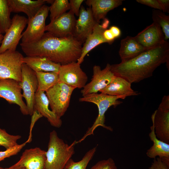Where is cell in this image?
<instances>
[{
  "mask_svg": "<svg viewBox=\"0 0 169 169\" xmlns=\"http://www.w3.org/2000/svg\"><path fill=\"white\" fill-rule=\"evenodd\" d=\"M20 82L12 79H0V98L10 104H16L24 115H28L26 104L23 100Z\"/></svg>",
  "mask_w": 169,
  "mask_h": 169,
  "instance_id": "11",
  "label": "cell"
},
{
  "mask_svg": "<svg viewBox=\"0 0 169 169\" xmlns=\"http://www.w3.org/2000/svg\"><path fill=\"white\" fill-rule=\"evenodd\" d=\"M99 92L111 96H124L126 97L140 94L131 88V84L126 80L116 76L106 87Z\"/></svg>",
  "mask_w": 169,
  "mask_h": 169,
  "instance_id": "20",
  "label": "cell"
},
{
  "mask_svg": "<svg viewBox=\"0 0 169 169\" xmlns=\"http://www.w3.org/2000/svg\"><path fill=\"white\" fill-rule=\"evenodd\" d=\"M22 81L20 85L26 101L28 115H32L34 111L36 94L38 90V82L36 72L23 63L22 66Z\"/></svg>",
  "mask_w": 169,
  "mask_h": 169,
  "instance_id": "8",
  "label": "cell"
},
{
  "mask_svg": "<svg viewBox=\"0 0 169 169\" xmlns=\"http://www.w3.org/2000/svg\"><path fill=\"white\" fill-rule=\"evenodd\" d=\"M109 23V21L105 18L101 24L97 23L95 24L92 33L87 38L83 44L81 56L77 62L80 65L86 55L97 45L103 43H108L104 37L103 33L107 29Z\"/></svg>",
  "mask_w": 169,
  "mask_h": 169,
  "instance_id": "17",
  "label": "cell"
},
{
  "mask_svg": "<svg viewBox=\"0 0 169 169\" xmlns=\"http://www.w3.org/2000/svg\"><path fill=\"white\" fill-rule=\"evenodd\" d=\"M150 127L151 131L149 136L153 142L152 146L147 150L146 154L151 158L155 159L158 156L161 160L169 166V144L159 139L155 133L154 123Z\"/></svg>",
  "mask_w": 169,
  "mask_h": 169,
  "instance_id": "23",
  "label": "cell"
},
{
  "mask_svg": "<svg viewBox=\"0 0 169 169\" xmlns=\"http://www.w3.org/2000/svg\"><path fill=\"white\" fill-rule=\"evenodd\" d=\"M78 17L72 36L77 40L83 44L92 33L93 27L97 22L93 18L90 7L86 9L83 6H81Z\"/></svg>",
  "mask_w": 169,
  "mask_h": 169,
  "instance_id": "15",
  "label": "cell"
},
{
  "mask_svg": "<svg viewBox=\"0 0 169 169\" xmlns=\"http://www.w3.org/2000/svg\"><path fill=\"white\" fill-rule=\"evenodd\" d=\"M38 90L46 92L59 81L58 74L54 72H36Z\"/></svg>",
  "mask_w": 169,
  "mask_h": 169,
  "instance_id": "26",
  "label": "cell"
},
{
  "mask_svg": "<svg viewBox=\"0 0 169 169\" xmlns=\"http://www.w3.org/2000/svg\"><path fill=\"white\" fill-rule=\"evenodd\" d=\"M3 38V36L2 33L1 31L0 30V43H1Z\"/></svg>",
  "mask_w": 169,
  "mask_h": 169,
  "instance_id": "42",
  "label": "cell"
},
{
  "mask_svg": "<svg viewBox=\"0 0 169 169\" xmlns=\"http://www.w3.org/2000/svg\"><path fill=\"white\" fill-rule=\"evenodd\" d=\"M115 76L111 70V65L110 64H107L103 69L99 66L95 65L90 82L86 84L81 91L82 96L97 93L106 87Z\"/></svg>",
  "mask_w": 169,
  "mask_h": 169,
  "instance_id": "13",
  "label": "cell"
},
{
  "mask_svg": "<svg viewBox=\"0 0 169 169\" xmlns=\"http://www.w3.org/2000/svg\"><path fill=\"white\" fill-rule=\"evenodd\" d=\"M27 143L28 142L27 141L21 144L18 145L13 147L6 149L4 151H0V162L7 158L17 154Z\"/></svg>",
  "mask_w": 169,
  "mask_h": 169,
  "instance_id": "32",
  "label": "cell"
},
{
  "mask_svg": "<svg viewBox=\"0 0 169 169\" xmlns=\"http://www.w3.org/2000/svg\"><path fill=\"white\" fill-rule=\"evenodd\" d=\"M126 97L124 96H111L102 93H93L88 95L79 99L80 102L92 103L97 105L98 110V114L92 125L89 127L84 136L79 141H75L76 144L84 141L88 136L94 135L95 130L98 126H100L110 131L113 129L105 124V114L108 109L111 106L115 108L122 102L119 100V99H125Z\"/></svg>",
  "mask_w": 169,
  "mask_h": 169,
  "instance_id": "4",
  "label": "cell"
},
{
  "mask_svg": "<svg viewBox=\"0 0 169 169\" xmlns=\"http://www.w3.org/2000/svg\"><path fill=\"white\" fill-rule=\"evenodd\" d=\"M49 102L44 92L38 90L36 94L34 110L39 112L46 118L50 125L55 127L59 128L62 122L60 118L49 109Z\"/></svg>",
  "mask_w": 169,
  "mask_h": 169,
  "instance_id": "19",
  "label": "cell"
},
{
  "mask_svg": "<svg viewBox=\"0 0 169 169\" xmlns=\"http://www.w3.org/2000/svg\"><path fill=\"white\" fill-rule=\"evenodd\" d=\"M122 0H87V5L91 8L93 18L97 23L101 19H105L110 10L122 4Z\"/></svg>",
  "mask_w": 169,
  "mask_h": 169,
  "instance_id": "21",
  "label": "cell"
},
{
  "mask_svg": "<svg viewBox=\"0 0 169 169\" xmlns=\"http://www.w3.org/2000/svg\"><path fill=\"white\" fill-rule=\"evenodd\" d=\"M146 50L134 37L127 36L121 41L119 53L123 61L134 58Z\"/></svg>",
  "mask_w": 169,
  "mask_h": 169,
  "instance_id": "25",
  "label": "cell"
},
{
  "mask_svg": "<svg viewBox=\"0 0 169 169\" xmlns=\"http://www.w3.org/2000/svg\"><path fill=\"white\" fill-rule=\"evenodd\" d=\"M136 1L141 4L162 11V6L158 0H137Z\"/></svg>",
  "mask_w": 169,
  "mask_h": 169,
  "instance_id": "35",
  "label": "cell"
},
{
  "mask_svg": "<svg viewBox=\"0 0 169 169\" xmlns=\"http://www.w3.org/2000/svg\"><path fill=\"white\" fill-rule=\"evenodd\" d=\"M58 74L59 81L75 89L83 88L88 81L87 76L77 62L61 65Z\"/></svg>",
  "mask_w": 169,
  "mask_h": 169,
  "instance_id": "12",
  "label": "cell"
},
{
  "mask_svg": "<svg viewBox=\"0 0 169 169\" xmlns=\"http://www.w3.org/2000/svg\"><path fill=\"white\" fill-rule=\"evenodd\" d=\"M32 116L31 123L30 124V135L28 140H27L28 142H30L31 140V131L35 123L39 118L42 117L43 116L38 111L34 110Z\"/></svg>",
  "mask_w": 169,
  "mask_h": 169,
  "instance_id": "37",
  "label": "cell"
},
{
  "mask_svg": "<svg viewBox=\"0 0 169 169\" xmlns=\"http://www.w3.org/2000/svg\"><path fill=\"white\" fill-rule=\"evenodd\" d=\"M109 29L114 36L115 38L119 37L121 34V31L120 28L117 26H111Z\"/></svg>",
  "mask_w": 169,
  "mask_h": 169,
  "instance_id": "40",
  "label": "cell"
},
{
  "mask_svg": "<svg viewBox=\"0 0 169 169\" xmlns=\"http://www.w3.org/2000/svg\"><path fill=\"white\" fill-rule=\"evenodd\" d=\"M23 63L35 72H54L58 73L61 65L55 63L47 57L39 56H26Z\"/></svg>",
  "mask_w": 169,
  "mask_h": 169,
  "instance_id": "24",
  "label": "cell"
},
{
  "mask_svg": "<svg viewBox=\"0 0 169 169\" xmlns=\"http://www.w3.org/2000/svg\"><path fill=\"white\" fill-rule=\"evenodd\" d=\"M49 11V7L44 5L31 18L28 19L26 29L22 34V43L29 44L40 39L45 33L46 19Z\"/></svg>",
  "mask_w": 169,
  "mask_h": 169,
  "instance_id": "7",
  "label": "cell"
},
{
  "mask_svg": "<svg viewBox=\"0 0 169 169\" xmlns=\"http://www.w3.org/2000/svg\"><path fill=\"white\" fill-rule=\"evenodd\" d=\"M90 169H117L113 159L111 158L100 161Z\"/></svg>",
  "mask_w": 169,
  "mask_h": 169,
  "instance_id": "33",
  "label": "cell"
},
{
  "mask_svg": "<svg viewBox=\"0 0 169 169\" xmlns=\"http://www.w3.org/2000/svg\"><path fill=\"white\" fill-rule=\"evenodd\" d=\"M103 35L109 44H111L115 39L109 29L105 30Z\"/></svg>",
  "mask_w": 169,
  "mask_h": 169,
  "instance_id": "38",
  "label": "cell"
},
{
  "mask_svg": "<svg viewBox=\"0 0 169 169\" xmlns=\"http://www.w3.org/2000/svg\"><path fill=\"white\" fill-rule=\"evenodd\" d=\"M21 138L20 135H10L5 130L0 128V146L4 147L6 149L18 145L17 141Z\"/></svg>",
  "mask_w": 169,
  "mask_h": 169,
  "instance_id": "31",
  "label": "cell"
},
{
  "mask_svg": "<svg viewBox=\"0 0 169 169\" xmlns=\"http://www.w3.org/2000/svg\"><path fill=\"white\" fill-rule=\"evenodd\" d=\"M24 57L17 51L8 50L0 54V79L22 81V66Z\"/></svg>",
  "mask_w": 169,
  "mask_h": 169,
  "instance_id": "6",
  "label": "cell"
},
{
  "mask_svg": "<svg viewBox=\"0 0 169 169\" xmlns=\"http://www.w3.org/2000/svg\"><path fill=\"white\" fill-rule=\"evenodd\" d=\"M149 169H169V166L159 157L154 159Z\"/></svg>",
  "mask_w": 169,
  "mask_h": 169,
  "instance_id": "34",
  "label": "cell"
},
{
  "mask_svg": "<svg viewBox=\"0 0 169 169\" xmlns=\"http://www.w3.org/2000/svg\"><path fill=\"white\" fill-rule=\"evenodd\" d=\"M134 38L146 49L156 47L165 41L161 28L155 22L147 27Z\"/></svg>",
  "mask_w": 169,
  "mask_h": 169,
  "instance_id": "16",
  "label": "cell"
},
{
  "mask_svg": "<svg viewBox=\"0 0 169 169\" xmlns=\"http://www.w3.org/2000/svg\"><path fill=\"white\" fill-rule=\"evenodd\" d=\"M75 141L71 144L65 143L53 130L49 134L46 151L45 169H64L68 161L74 154Z\"/></svg>",
  "mask_w": 169,
  "mask_h": 169,
  "instance_id": "3",
  "label": "cell"
},
{
  "mask_svg": "<svg viewBox=\"0 0 169 169\" xmlns=\"http://www.w3.org/2000/svg\"><path fill=\"white\" fill-rule=\"evenodd\" d=\"M169 61V44L164 41L134 58L111 65V70L115 76L123 78L131 84L151 77L162 64L166 63L168 67Z\"/></svg>",
  "mask_w": 169,
  "mask_h": 169,
  "instance_id": "1",
  "label": "cell"
},
{
  "mask_svg": "<svg viewBox=\"0 0 169 169\" xmlns=\"http://www.w3.org/2000/svg\"><path fill=\"white\" fill-rule=\"evenodd\" d=\"M11 13L8 0H0V30L2 34L5 33L11 24Z\"/></svg>",
  "mask_w": 169,
  "mask_h": 169,
  "instance_id": "27",
  "label": "cell"
},
{
  "mask_svg": "<svg viewBox=\"0 0 169 169\" xmlns=\"http://www.w3.org/2000/svg\"><path fill=\"white\" fill-rule=\"evenodd\" d=\"M71 9L46 26L45 31L52 35L62 38L72 36L76 19Z\"/></svg>",
  "mask_w": 169,
  "mask_h": 169,
  "instance_id": "14",
  "label": "cell"
},
{
  "mask_svg": "<svg viewBox=\"0 0 169 169\" xmlns=\"http://www.w3.org/2000/svg\"><path fill=\"white\" fill-rule=\"evenodd\" d=\"M83 0H70L69 3L70 6V9L72 10L74 14L79 16L81 5Z\"/></svg>",
  "mask_w": 169,
  "mask_h": 169,
  "instance_id": "36",
  "label": "cell"
},
{
  "mask_svg": "<svg viewBox=\"0 0 169 169\" xmlns=\"http://www.w3.org/2000/svg\"><path fill=\"white\" fill-rule=\"evenodd\" d=\"M7 168H4L1 167H0V169H7Z\"/></svg>",
  "mask_w": 169,
  "mask_h": 169,
  "instance_id": "43",
  "label": "cell"
},
{
  "mask_svg": "<svg viewBox=\"0 0 169 169\" xmlns=\"http://www.w3.org/2000/svg\"><path fill=\"white\" fill-rule=\"evenodd\" d=\"M11 12H23L28 19L33 17L46 3V0H8Z\"/></svg>",
  "mask_w": 169,
  "mask_h": 169,
  "instance_id": "22",
  "label": "cell"
},
{
  "mask_svg": "<svg viewBox=\"0 0 169 169\" xmlns=\"http://www.w3.org/2000/svg\"><path fill=\"white\" fill-rule=\"evenodd\" d=\"M97 147L96 146L89 150L79 161L75 162L70 158L66 163L64 169H86L88 163L95 155Z\"/></svg>",
  "mask_w": 169,
  "mask_h": 169,
  "instance_id": "29",
  "label": "cell"
},
{
  "mask_svg": "<svg viewBox=\"0 0 169 169\" xmlns=\"http://www.w3.org/2000/svg\"><path fill=\"white\" fill-rule=\"evenodd\" d=\"M83 44L73 36L59 38L45 33L39 40L29 44L21 43V48L27 56L48 58L61 65L77 62L82 52Z\"/></svg>",
  "mask_w": 169,
  "mask_h": 169,
  "instance_id": "2",
  "label": "cell"
},
{
  "mask_svg": "<svg viewBox=\"0 0 169 169\" xmlns=\"http://www.w3.org/2000/svg\"><path fill=\"white\" fill-rule=\"evenodd\" d=\"M70 9L68 0H55L49 7L51 21L55 19Z\"/></svg>",
  "mask_w": 169,
  "mask_h": 169,
  "instance_id": "30",
  "label": "cell"
},
{
  "mask_svg": "<svg viewBox=\"0 0 169 169\" xmlns=\"http://www.w3.org/2000/svg\"><path fill=\"white\" fill-rule=\"evenodd\" d=\"M75 89L59 81L46 91L51 110L60 118L67 110L71 96Z\"/></svg>",
  "mask_w": 169,
  "mask_h": 169,
  "instance_id": "5",
  "label": "cell"
},
{
  "mask_svg": "<svg viewBox=\"0 0 169 169\" xmlns=\"http://www.w3.org/2000/svg\"><path fill=\"white\" fill-rule=\"evenodd\" d=\"M162 8V12H168L169 11V0H158Z\"/></svg>",
  "mask_w": 169,
  "mask_h": 169,
  "instance_id": "39",
  "label": "cell"
},
{
  "mask_svg": "<svg viewBox=\"0 0 169 169\" xmlns=\"http://www.w3.org/2000/svg\"><path fill=\"white\" fill-rule=\"evenodd\" d=\"M46 154L39 147L26 149L15 164L25 169H45Z\"/></svg>",
  "mask_w": 169,
  "mask_h": 169,
  "instance_id": "18",
  "label": "cell"
},
{
  "mask_svg": "<svg viewBox=\"0 0 169 169\" xmlns=\"http://www.w3.org/2000/svg\"><path fill=\"white\" fill-rule=\"evenodd\" d=\"M153 22L158 24L161 28L164 35V39L166 41L169 38V16L166 15L162 11L153 10L152 13Z\"/></svg>",
  "mask_w": 169,
  "mask_h": 169,
  "instance_id": "28",
  "label": "cell"
},
{
  "mask_svg": "<svg viewBox=\"0 0 169 169\" xmlns=\"http://www.w3.org/2000/svg\"><path fill=\"white\" fill-rule=\"evenodd\" d=\"M157 137L169 144V96L164 95L151 116Z\"/></svg>",
  "mask_w": 169,
  "mask_h": 169,
  "instance_id": "9",
  "label": "cell"
},
{
  "mask_svg": "<svg viewBox=\"0 0 169 169\" xmlns=\"http://www.w3.org/2000/svg\"><path fill=\"white\" fill-rule=\"evenodd\" d=\"M11 24L5 33L0 46V54L9 50L16 51L19 40L22 38V31L28 22L25 17L15 14L11 19Z\"/></svg>",
  "mask_w": 169,
  "mask_h": 169,
  "instance_id": "10",
  "label": "cell"
},
{
  "mask_svg": "<svg viewBox=\"0 0 169 169\" xmlns=\"http://www.w3.org/2000/svg\"><path fill=\"white\" fill-rule=\"evenodd\" d=\"M7 169H25L24 167L21 166L17 165L15 164L9 167Z\"/></svg>",
  "mask_w": 169,
  "mask_h": 169,
  "instance_id": "41",
  "label": "cell"
}]
</instances>
